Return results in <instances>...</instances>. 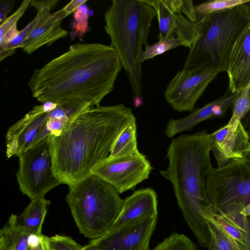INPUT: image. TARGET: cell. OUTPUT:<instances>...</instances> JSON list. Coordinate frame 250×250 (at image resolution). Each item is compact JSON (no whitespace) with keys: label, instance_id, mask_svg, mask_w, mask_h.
Listing matches in <instances>:
<instances>
[{"label":"cell","instance_id":"6da1fadb","mask_svg":"<svg viewBox=\"0 0 250 250\" xmlns=\"http://www.w3.org/2000/svg\"><path fill=\"white\" fill-rule=\"evenodd\" d=\"M122 67L110 45L77 43L35 69L27 84L33 96L42 103L80 100L97 106L113 90Z\"/></svg>","mask_w":250,"mask_h":250},{"label":"cell","instance_id":"7a4b0ae2","mask_svg":"<svg viewBox=\"0 0 250 250\" xmlns=\"http://www.w3.org/2000/svg\"><path fill=\"white\" fill-rule=\"evenodd\" d=\"M136 118L123 104L91 106L70 122L58 135H51L53 170L69 187L91 173L107 158L124 128Z\"/></svg>","mask_w":250,"mask_h":250},{"label":"cell","instance_id":"3957f363","mask_svg":"<svg viewBox=\"0 0 250 250\" xmlns=\"http://www.w3.org/2000/svg\"><path fill=\"white\" fill-rule=\"evenodd\" d=\"M211 135L206 130L174 138L167 153L168 166L160 174L172 184L177 204L199 245L209 248L210 235L202 212L211 207L206 187L212 167Z\"/></svg>","mask_w":250,"mask_h":250},{"label":"cell","instance_id":"277c9868","mask_svg":"<svg viewBox=\"0 0 250 250\" xmlns=\"http://www.w3.org/2000/svg\"><path fill=\"white\" fill-rule=\"evenodd\" d=\"M155 9L144 0H113L104 13L106 33L127 75L135 103L143 98V45L147 38Z\"/></svg>","mask_w":250,"mask_h":250},{"label":"cell","instance_id":"5b68a950","mask_svg":"<svg viewBox=\"0 0 250 250\" xmlns=\"http://www.w3.org/2000/svg\"><path fill=\"white\" fill-rule=\"evenodd\" d=\"M198 17L199 34L182 70L207 66L219 74L227 71L233 47L250 21V0Z\"/></svg>","mask_w":250,"mask_h":250},{"label":"cell","instance_id":"8992f818","mask_svg":"<svg viewBox=\"0 0 250 250\" xmlns=\"http://www.w3.org/2000/svg\"><path fill=\"white\" fill-rule=\"evenodd\" d=\"M69 189L66 201L80 232L91 239L105 234L124 202L116 189L92 173Z\"/></svg>","mask_w":250,"mask_h":250},{"label":"cell","instance_id":"52a82bcc","mask_svg":"<svg viewBox=\"0 0 250 250\" xmlns=\"http://www.w3.org/2000/svg\"><path fill=\"white\" fill-rule=\"evenodd\" d=\"M206 187L212 210L235 203L250 204V151L224 167H212L207 176Z\"/></svg>","mask_w":250,"mask_h":250},{"label":"cell","instance_id":"ba28073f","mask_svg":"<svg viewBox=\"0 0 250 250\" xmlns=\"http://www.w3.org/2000/svg\"><path fill=\"white\" fill-rule=\"evenodd\" d=\"M19 157L17 180L20 190L31 200L43 198L49 190L62 184L53 170L50 137Z\"/></svg>","mask_w":250,"mask_h":250},{"label":"cell","instance_id":"9c48e42d","mask_svg":"<svg viewBox=\"0 0 250 250\" xmlns=\"http://www.w3.org/2000/svg\"><path fill=\"white\" fill-rule=\"evenodd\" d=\"M153 169L146 155L138 150L122 156L108 157L91 173L111 185L121 194L147 179Z\"/></svg>","mask_w":250,"mask_h":250},{"label":"cell","instance_id":"30bf717a","mask_svg":"<svg viewBox=\"0 0 250 250\" xmlns=\"http://www.w3.org/2000/svg\"><path fill=\"white\" fill-rule=\"evenodd\" d=\"M219 73L207 67H193L179 71L164 92L167 102L178 112H191L199 98Z\"/></svg>","mask_w":250,"mask_h":250},{"label":"cell","instance_id":"8fae6325","mask_svg":"<svg viewBox=\"0 0 250 250\" xmlns=\"http://www.w3.org/2000/svg\"><path fill=\"white\" fill-rule=\"evenodd\" d=\"M157 222V217L142 218L91 239L87 245L104 250H150L149 241Z\"/></svg>","mask_w":250,"mask_h":250},{"label":"cell","instance_id":"7c38bea8","mask_svg":"<svg viewBox=\"0 0 250 250\" xmlns=\"http://www.w3.org/2000/svg\"><path fill=\"white\" fill-rule=\"evenodd\" d=\"M211 135V151L217 167L243 158L250 151V138L241 122L234 125H227Z\"/></svg>","mask_w":250,"mask_h":250},{"label":"cell","instance_id":"4fadbf2b","mask_svg":"<svg viewBox=\"0 0 250 250\" xmlns=\"http://www.w3.org/2000/svg\"><path fill=\"white\" fill-rule=\"evenodd\" d=\"M156 11L160 33L159 40L177 38L184 43V46L189 49L192 47L198 34L197 23L191 22L182 14L172 11L165 0H145Z\"/></svg>","mask_w":250,"mask_h":250},{"label":"cell","instance_id":"5bb4252c","mask_svg":"<svg viewBox=\"0 0 250 250\" xmlns=\"http://www.w3.org/2000/svg\"><path fill=\"white\" fill-rule=\"evenodd\" d=\"M239 93H232L229 88L216 100L201 108L193 109L188 116L178 119H170L165 133L171 138L176 134L192 130L199 123L208 119L224 117Z\"/></svg>","mask_w":250,"mask_h":250},{"label":"cell","instance_id":"9a60e30c","mask_svg":"<svg viewBox=\"0 0 250 250\" xmlns=\"http://www.w3.org/2000/svg\"><path fill=\"white\" fill-rule=\"evenodd\" d=\"M157 196L153 189L148 188L135 191L124 199L119 215L106 233L117 230L142 218H157Z\"/></svg>","mask_w":250,"mask_h":250},{"label":"cell","instance_id":"2e32d148","mask_svg":"<svg viewBox=\"0 0 250 250\" xmlns=\"http://www.w3.org/2000/svg\"><path fill=\"white\" fill-rule=\"evenodd\" d=\"M227 72L232 93L250 87V21L233 47Z\"/></svg>","mask_w":250,"mask_h":250},{"label":"cell","instance_id":"e0dca14e","mask_svg":"<svg viewBox=\"0 0 250 250\" xmlns=\"http://www.w3.org/2000/svg\"><path fill=\"white\" fill-rule=\"evenodd\" d=\"M66 15L63 9L44 14L23 41L21 48L30 54L44 45L66 37L68 32L61 25Z\"/></svg>","mask_w":250,"mask_h":250},{"label":"cell","instance_id":"ac0fdd59","mask_svg":"<svg viewBox=\"0 0 250 250\" xmlns=\"http://www.w3.org/2000/svg\"><path fill=\"white\" fill-rule=\"evenodd\" d=\"M47 113L43 103L35 106L23 118L8 129L6 144L12 142L18 143V157L31 146L44 124Z\"/></svg>","mask_w":250,"mask_h":250},{"label":"cell","instance_id":"d6986e66","mask_svg":"<svg viewBox=\"0 0 250 250\" xmlns=\"http://www.w3.org/2000/svg\"><path fill=\"white\" fill-rule=\"evenodd\" d=\"M245 206L241 203H233L223 209L212 210V216L242 250H250V219L241 212Z\"/></svg>","mask_w":250,"mask_h":250},{"label":"cell","instance_id":"ffe728a7","mask_svg":"<svg viewBox=\"0 0 250 250\" xmlns=\"http://www.w3.org/2000/svg\"><path fill=\"white\" fill-rule=\"evenodd\" d=\"M50 201L44 197L32 200L17 217V222L30 235L41 237L42 226Z\"/></svg>","mask_w":250,"mask_h":250},{"label":"cell","instance_id":"44dd1931","mask_svg":"<svg viewBox=\"0 0 250 250\" xmlns=\"http://www.w3.org/2000/svg\"><path fill=\"white\" fill-rule=\"evenodd\" d=\"M58 0H31L30 5L37 10V15L18 35L12 39L4 46L0 47V61L11 56L17 48L21 47L23 41L41 18L45 14L51 13V10L57 4Z\"/></svg>","mask_w":250,"mask_h":250},{"label":"cell","instance_id":"7402d4cb","mask_svg":"<svg viewBox=\"0 0 250 250\" xmlns=\"http://www.w3.org/2000/svg\"><path fill=\"white\" fill-rule=\"evenodd\" d=\"M17 217L12 214L0 230V250H29L30 235L18 224Z\"/></svg>","mask_w":250,"mask_h":250},{"label":"cell","instance_id":"603a6c76","mask_svg":"<svg viewBox=\"0 0 250 250\" xmlns=\"http://www.w3.org/2000/svg\"><path fill=\"white\" fill-rule=\"evenodd\" d=\"M202 215L210 235L208 250H242L235 240L214 220L211 207L205 209Z\"/></svg>","mask_w":250,"mask_h":250},{"label":"cell","instance_id":"cb8c5ba5","mask_svg":"<svg viewBox=\"0 0 250 250\" xmlns=\"http://www.w3.org/2000/svg\"><path fill=\"white\" fill-rule=\"evenodd\" d=\"M136 121L127 125L120 133L108 157H116L139 150L137 148Z\"/></svg>","mask_w":250,"mask_h":250},{"label":"cell","instance_id":"d4e9b609","mask_svg":"<svg viewBox=\"0 0 250 250\" xmlns=\"http://www.w3.org/2000/svg\"><path fill=\"white\" fill-rule=\"evenodd\" d=\"M151 250H196V248L188 237L174 232Z\"/></svg>","mask_w":250,"mask_h":250},{"label":"cell","instance_id":"484cf974","mask_svg":"<svg viewBox=\"0 0 250 250\" xmlns=\"http://www.w3.org/2000/svg\"><path fill=\"white\" fill-rule=\"evenodd\" d=\"M180 45L184 46V43L178 38L159 40L151 45L147 43L145 45V50L141 54V62L143 63L146 60L152 59Z\"/></svg>","mask_w":250,"mask_h":250},{"label":"cell","instance_id":"4316f807","mask_svg":"<svg viewBox=\"0 0 250 250\" xmlns=\"http://www.w3.org/2000/svg\"><path fill=\"white\" fill-rule=\"evenodd\" d=\"M231 107L232 114L227 125H234L240 122L250 110V87L239 93Z\"/></svg>","mask_w":250,"mask_h":250},{"label":"cell","instance_id":"83f0119b","mask_svg":"<svg viewBox=\"0 0 250 250\" xmlns=\"http://www.w3.org/2000/svg\"><path fill=\"white\" fill-rule=\"evenodd\" d=\"M247 1V0H208L195 6V10L198 17L202 16L231 8Z\"/></svg>","mask_w":250,"mask_h":250},{"label":"cell","instance_id":"f1b7e54d","mask_svg":"<svg viewBox=\"0 0 250 250\" xmlns=\"http://www.w3.org/2000/svg\"><path fill=\"white\" fill-rule=\"evenodd\" d=\"M170 9L177 14H184L191 22L197 23L198 17L195 6L190 0H165Z\"/></svg>","mask_w":250,"mask_h":250},{"label":"cell","instance_id":"f546056e","mask_svg":"<svg viewBox=\"0 0 250 250\" xmlns=\"http://www.w3.org/2000/svg\"><path fill=\"white\" fill-rule=\"evenodd\" d=\"M88 8L85 3L79 6L74 13V22L71 36L82 37L87 31L88 28Z\"/></svg>","mask_w":250,"mask_h":250},{"label":"cell","instance_id":"4dcf8cb0","mask_svg":"<svg viewBox=\"0 0 250 250\" xmlns=\"http://www.w3.org/2000/svg\"><path fill=\"white\" fill-rule=\"evenodd\" d=\"M50 250H80L82 246L72 237L56 234L49 237Z\"/></svg>","mask_w":250,"mask_h":250},{"label":"cell","instance_id":"1f68e13d","mask_svg":"<svg viewBox=\"0 0 250 250\" xmlns=\"http://www.w3.org/2000/svg\"><path fill=\"white\" fill-rule=\"evenodd\" d=\"M31 0H23L17 10L8 17L0 26V38H2L13 27L17 25V22L23 15L30 4Z\"/></svg>","mask_w":250,"mask_h":250},{"label":"cell","instance_id":"d6a6232c","mask_svg":"<svg viewBox=\"0 0 250 250\" xmlns=\"http://www.w3.org/2000/svg\"><path fill=\"white\" fill-rule=\"evenodd\" d=\"M29 245V250H50L49 237L43 234L41 237L30 235Z\"/></svg>","mask_w":250,"mask_h":250},{"label":"cell","instance_id":"836d02e7","mask_svg":"<svg viewBox=\"0 0 250 250\" xmlns=\"http://www.w3.org/2000/svg\"><path fill=\"white\" fill-rule=\"evenodd\" d=\"M15 3L14 0H0V23H2L7 18L8 14L10 12Z\"/></svg>","mask_w":250,"mask_h":250},{"label":"cell","instance_id":"e575fe53","mask_svg":"<svg viewBox=\"0 0 250 250\" xmlns=\"http://www.w3.org/2000/svg\"><path fill=\"white\" fill-rule=\"evenodd\" d=\"M86 0H73L71 1L69 3L62 8L65 12L66 17L70 14L75 13L78 8L85 3Z\"/></svg>","mask_w":250,"mask_h":250},{"label":"cell","instance_id":"d590c367","mask_svg":"<svg viewBox=\"0 0 250 250\" xmlns=\"http://www.w3.org/2000/svg\"><path fill=\"white\" fill-rule=\"evenodd\" d=\"M241 122L248 132L250 138V110L242 119Z\"/></svg>","mask_w":250,"mask_h":250},{"label":"cell","instance_id":"8d00e7d4","mask_svg":"<svg viewBox=\"0 0 250 250\" xmlns=\"http://www.w3.org/2000/svg\"><path fill=\"white\" fill-rule=\"evenodd\" d=\"M241 213L245 216L250 215V203L245 206L241 211Z\"/></svg>","mask_w":250,"mask_h":250},{"label":"cell","instance_id":"74e56055","mask_svg":"<svg viewBox=\"0 0 250 250\" xmlns=\"http://www.w3.org/2000/svg\"><path fill=\"white\" fill-rule=\"evenodd\" d=\"M80 250H104L101 249L100 248L93 247V246H89L87 245L83 246L82 249Z\"/></svg>","mask_w":250,"mask_h":250}]
</instances>
